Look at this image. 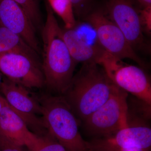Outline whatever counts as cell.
Here are the masks:
<instances>
[{
  "instance_id": "1",
  "label": "cell",
  "mask_w": 151,
  "mask_h": 151,
  "mask_svg": "<svg viewBox=\"0 0 151 151\" xmlns=\"http://www.w3.org/2000/svg\"><path fill=\"white\" fill-rule=\"evenodd\" d=\"M46 19L42 30L45 84L60 95L66 92L73 77L76 63L70 55L53 11L46 4Z\"/></svg>"
},
{
  "instance_id": "2",
  "label": "cell",
  "mask_w": 151,
  "mask_h": 151,
  "mask_svg": "<svg viewBox=\"0 0 151 151\" xmlns=\"http://www.w3.org/2000/svg\"><path fill=\"white\" fill-rule=\"evenodd\" d=\"M83 63L61 96L83 122L108 100L117 86L101 65L95 63Z\"/></svg>"
},
{
  "instance_id": "3",
  "label": "cell",
  "mask_w": 151,
  "mask_h": 151,
  "mask_svg": "<svg viewBox=\"0 0 151 151\" xmlns=\"http://www.w3.org/2000/svg\"><path fill=\"white\" fill-rule=\"evenodd\" d=\"M42 119L50 135L67 151H92L78 129L76 116L64 97L48 96L41 103Z\"/></svg>"
},
{
  "instance_id": "4",
  "label": "cell",
  "mask_w": 151,
  "mask_h": 151,
  "mask_svg": "<svg viewBox=\"0 0 151 151\" xmlns=\"http://www.w3.org/2000/svg\"><path fill=\"white\" fill-rule=\"evenodd\" d=\"M128 95L116 86L108 100L83 122L86 133L94 138L103 137L129 127Z\"/></svg>"
},
{
  "instance_id": "5",
  "label": "cell",
  "mask_w": 151,
  "mask_h": 151,
  "mask_svg": "<svg viewBox=\"0 0 151 151\" xmlns=\"http://www.w3.org/2000/svg\"><path fill=\"white\" fill-rule=\"evenodd\" d=\"M105 51L99 64L117 86L151 106V84L150 77L140 68L129 65Z\"/></svg>"
},
{
  "instance_id": "6",
  "label": "cell",
  "mask_w": 151,
  "mask_h": 151,
  "mask_svg": "<svg viewBox=\"0 0 151 151\" xmlns=\"http://www.w3.org/2000/svg\"><path fill=\"white\" fill-rule=\"evenodd\" d=\"M83 20L94 29L97 41L105 50L119 59L134 60L142 67L146 64L127 40L116 24L101 11L90 13Z\"/></svg>"
},
{
  "instance_id": "7",
  "label": "cell",
  "mask_w": 151,
  "mask_h": 151,
  "mask_svg": "<svg viewBox=\"0 0 151 151\" xmlns=\"http://www.w3.org/2000/svg\"><path fill=\"white\" fill-rule=\"evenodd\" d=\"M106 10V16L121 30L135 51H149L139 14L131 0H108Z\"/></svg>"
},
{
  "instance_id": "8",
  "label": "cell",
  "mask_w": 151,
  "mask_h": 151,
  "mask_svg": "<svg viewBox=\"0 0 151 151\" xmlns=\"http://www.w3.org/2000/svg\"><path fill=\"white\" fill-rule=\"evenodd\" d=\"M0 91L7 103L23 119L30 130L37 134L43 132V128H46L42 119L39 117H42L40 104L31 96L27 88L6 78L0 84Z\"/></svg>"
},
{
  "instance_id": "9",
  "label": "cell",
  "mask_w": 151,
  "mask_h": 151,
  "mask_svg": "<svg viewBox=\"0 0 151 151\" xmlns=\"http://www.w3.org/2000/svg\"><path fill=\"white\" fill-rule=\"evenodd\" d=\"M0 71L11 81L27 88H41L45 84L39 60L27 55L0 54Z\"/></svg>"
},
{
  "instance_id": "10",
  "label": "cell",
  "mask_w": 151,
  "mask_h": 151,
  "mask_svg": "<svg viewBox=\"0 0 151 151\" xmlns=\"http://www.w3.org/2000/svg\"><path fill=\"white\" fill-rule=\"evenodd\" d=\"M92 151H120L137 147L150 151L151 129L143 125L131 126L103 137L93 138L90 142Z\"/></svg>"
},
{
  "instance_id": "11",
  "label": "cell",
  "mask_w": 151,
  "mask_h": 151,
  "mask_svg": "<svg viewBox=\"0 0 151 151\" xmlns=\"http://www.w3.org/2000/svg\"><path fill=\"white\" fill-rule=\"evenodd\" d=\"M0 25L19 36L38 54L40 53L35 29L24 11L14 0H0Z\"/></svg>"
},
{
  "instance_id": "12",
  "label": "cell",
  "mask_w": 151,
  "mask_h": 151,
  "mask_svg": "<svg viewBox=\"0 0 151 151\" xmlns=\"http://www.w3.org/2000/svg\"><path fill=\"white\" fill-rule=\"evenodd\" d=\"M0 132L30 151L37 145L42 137L29 129L25 122L10 107L6 101L0 113Z\"/></svg>"
},
{
  "instance_id": "13",
  "label": "cell",
  "mask_w": 151,
  "mask_h": 151,
  "mask_svg": "<svg viewBox=\"0 0 151 151\" xmlns=\"http://www.w3.org/2000/svg\"><path fill=\"white\" fill-rule=\"evenodd\" d=\"M63 36L70 55L77 63H95L99 64L105 50L97 43L92 45L87 42L74 27L62 29Z\"/></svg>"
},
{
  "instance_id": "14",
  "label": "cell",
  "mask_w": 151,
  "mask_h": 151,
  "mask_svg": "<svg viewBox=\"0 0 151 151\" xmlns=\"http://www.w3.org/2000/svg\"><path fill=\"white\" fill-rule=\"evenodd\" d=\"M17 53L38 60L36 52L19 36L0 25V54Z\"/></svg>"
},
{
  "instance_id": "15",
  "label": "cell",
  "mask_w": 151,
  "mask_h": 151,
  "mask_svg": "<svg viewBox=\"0 0 151 151\" xmlns=\"http://www.w3.org/2000/svg\"><path fill=\"white\" fill-rule=\"evenodd\" d=\"M52 10L62 19L65 28H72L76 24L73 6L70 0H47Z\"/></svg>"
},
{
  "instance_id": "16",
  "label": "cell",
  "mask_w": 151,
  "mask_h": 151,
  "mask_svg": "<svg viewBox=\"0 0 151 151\" xmlns=\"http://www.w3.org/2000/svg\"><path fill=\"white\" fill-rule=\"evenodd\" d=\"M20 6L29 19L36 32H41L44 24L40 6V0H14Z\"/></svg>"
},
{
  "instance_id": "17",
  "label": "cell",
  "mask_w": 151,
  "mask_h": 151,
  "mask_svg": "<svg viewBox=\"0 0 151 151\" xmlns=\"http://www.w3.org/2000/svg\"><path fill=\"white\" fill-rule=\"evenodd\" d=\"M28 151H67L66 149L49 135L42 137L40 142L34 148Z\"/></svg>"
},
{
  "instance_id": "18",
  "label": "cell",
  "mask_w": 151,
  "mask_h": 151,
  "mask_svg": "<svg viewBox=\"0 0 151 151\" xmlns=\"http://www.w3.org/2000/svg\"><path fill=\"white\" fill-rule=\"evenodd\" d=\"M74 15L78 19L84 20L90 12V0H70Z\"/></svg>"
},
{
  "instance_id": "19",
  "label": "cell",
  "mask_w": 151,
  "mask_h": 151,
  "mask_svg": "<svg viewBox=\"0 0 151 151\" xmlns=\"http://www.w3.org/2000/svg\"><path fill=\"white\" fill-rule=\"evenodd\" d=\"M0 151H28L26 147L11 139L0 132Z\"/></svg>"
},
{
  "instance_id": "20",
  "label": "cell",
  "mask_w": 151,
  "mask_h": 151,
  "mask_svg": "<svg viewBox=\"0 0 151 151\" xmlns=\"http://www.w3.org/2000/svg\"><path fill=\"white\" fill-rule=\"evenodd\" d=\"M140 19L143 32L145 31L149 35L151 32V7L144 8L140 11Z\"/></svg>"
},
{
  "instance_id": "21",
  "label": "cell",
  "mask_w": 151,
  "mask_h": 151,
  "mask_svg": "<svg viewBox=\"0 0 151 151\" xmlns=\"http://www.w3.org/2000/svg\"><path fill=\"white\" fill-rule=\"evenodd\" d=\"M144 8L151 7V0H139Z\"/></svg>"
},
{
  "instance_id": "22",
  "label": "cell",
  "mask_w": 151,
  "mask_h": 151,
  "mask_svg": "<svg viewBox=\"0 0 151 151\" xmlns=\"http://www.w3.org/2000/svg\"><path fill=\"white\" fill-rule=\"evenodd\" d=\"M120 151H144L142 149L139 148L137 147L129 148H126L122 149Z\"/></svg>"
},
{
  "instance_id": "23",
  "label": "cell",
  "mask_w": 151,
  "mask_h": 151,
  "mask_svg": "<svg viewBox=\"0 0 151 151\" xmlns=\"http://www.w3.org/2000/svg\"><path fill=\"white\" fill-rule=\"evenodd\" d=\"M6 103V100L4 97H0V113H1L3 107Z\"/></svg>"
},
{
  "instance_id": "24",
  "label": "cell",
  "mask_w": 151,
  "mask_h": 151,
  "mask_svg": "<svg viewBox=\"0 0 151 151\" xmlns=\"http://www.w3.org/2000/svg\"><path fill=\"white\" fill-rule=\"evenodd\" d=\"M2 77L1 76V74H0V84H1V83L2 82Z\"/></svg>"
},
{
  "instance_id": "25",
  "label": "cell",
  "mask_w": 151,
  "mask_h": 151,
  "mask_svg": "<svg viewBox=\"0 0 151 151\" xmlns=\"http://www.w3.org/2000/svg\"><path fill=\"white\" fill-rule=\"evenodd\" d=\"M2 96H1V95H0V97H2Z\"/></svg>"
}]
</instances>
